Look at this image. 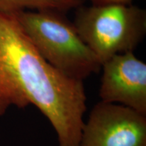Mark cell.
Masks as SVG:
<instances>
[{"label":"cell","instance_id":"obj_4","mask_svg":"<svg viewBox=\"0 0 146 146\" xmlns=\"http://www.w3.org/2000/svg\"><path fill=\"white\" fill-rule=\"evenodd\" d=\"M78 146H146V115L100 101L84 123Z\"/></svg>","mask_w":146,"mask_h":146},{"label":"cell","instance_id":"obj_5","mask_svg":"<svg viewBox=\"0 0 146 146\" xmlns=\"http://www.w3.org/2000/svg\"><path fill=\"white\" fill-rule=\"evenodd\" d=\"M101 69V101L120 104L146 115V64L129 52L112 56Z\"/></svg>","mask_w":146,"mask_h":146},{"label":"cell","instance_id":"obj_1","mask_svg":"<svg viewBox=\"0 0 146 146\" xmlns=\"http://www.w3.org/2000/svg\"><path fill=\"white\" fill-rule=\"evenodd\" d=\"M83 81L41 56L14 14L0 12V116L34 105L56 131L59 146H78L87 110Z\"/></svg>","mask_w":146,"mask_h":146},{"label":"cell","instance_id":"obj_7","mask_svg":"<svg viewBox=\"0 0 146 146\" xmlns=\"http://www.w3.org/2000/svg\"><path fill=\"white\" fill-rule=\"evenodd\" d=\"M88 1L92 5L108 4H132L135 0H85Z\"/></svg>","mask_w":146,"mask_h":146},{"label":"cell","instance_id":"obj_2","mask_svg":"<svg viewBox=\"0 0 146 146\" xmlns=\"http://www.w3.org/2000/svg\"><path fill=\"white\" fill-rule=\"evenodd\" d=\"M41 56L69 77L84 81L102 64L66 13L23 11L14 14Z\"/></svg>","mask_w":146,"mask_h":146},{"label":"cell","instance_id":"obj_6","mask_svg":"<svg viewBox=\"0 0 146 146\" xmlns=\"http://www.w3.org/2000/svg\"><path fill=\"white\" fill-rule=\"evenodd\" d=\"M84 2L85 0H0V12L16 14L27 10H55L66 14Z\"/></svg>","mask_w":146,"mask_h":146},{"label":"cell","instance_id":"obj_3","mask_svg":"<svg viewBox=\"0 0 146 146\" xmlns=\"http://www.w3.org/2000/svg\"><path fill=\"white\" fill-rule=\"evenodd\" d=\"M72 22L102 64L112 56L134 52L146 35V10L134 4L82 5Z\"/></svg>","mask_w":146,"mask_h":146}]
</instances>
